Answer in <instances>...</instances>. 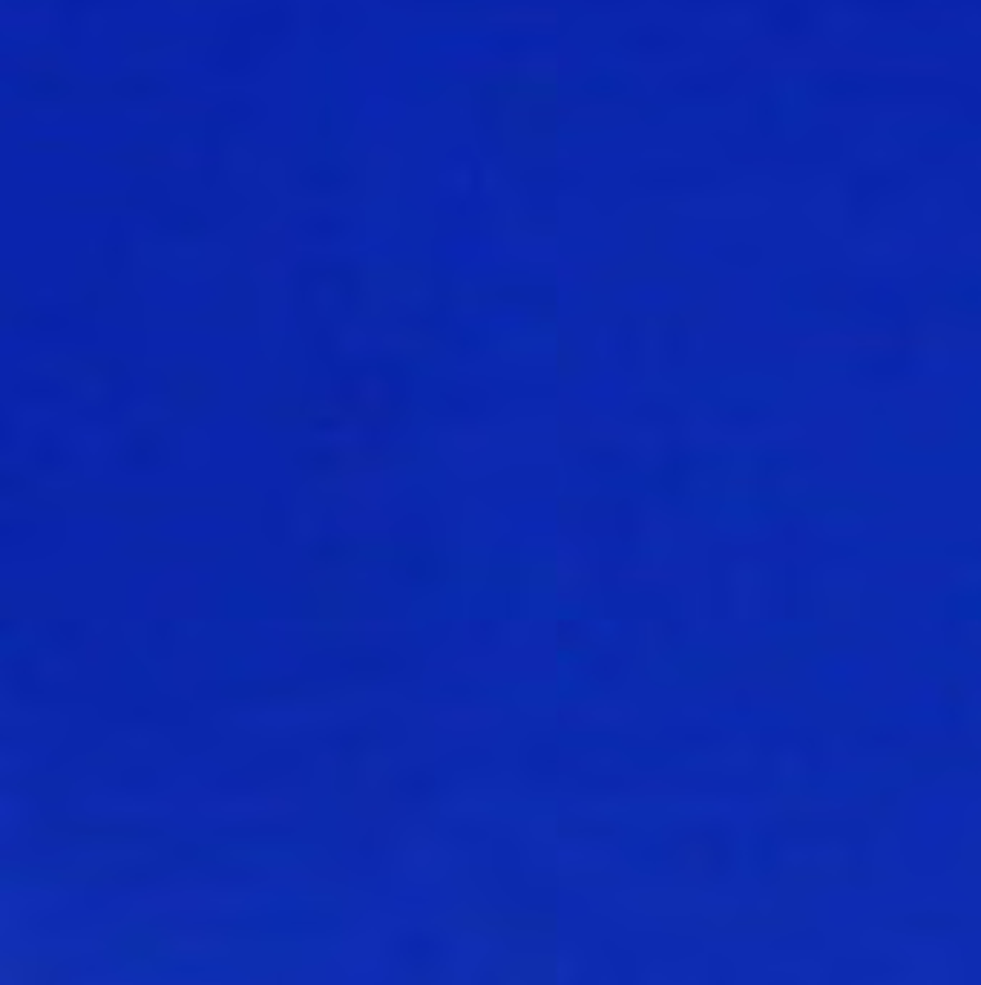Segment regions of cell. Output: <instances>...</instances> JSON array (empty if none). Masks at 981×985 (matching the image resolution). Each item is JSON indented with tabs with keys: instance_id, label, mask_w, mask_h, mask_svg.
<instances>
[{
	"instance_id": "cell-1",
	"label": "cell",
	"mask_w": 981,
	"mask_h": 985,
	"mask_svg": "<svg viewBox=\"0 0 981 985\" xmlns=\"http://www.w3.org/2000/svg\"><path fill=\"white\" fill-rule=\"evenodd\" d=\"M170 461L165 438H158L150 430L130 432L125 444L118 449V464L127 472H139V476H150V472L165 470Z\"/></svg>"
},
{
	"instance_id": "cell-14",
	"label": "cell",
	"mask_w": 981,
	"mask_h": 985,
	"mask_svg": "<svg viewBox=\"0 0 981 985\" xmlns=\"http://www.w3.org/2000/svg\"><path fill=\"white\" fill-rule=\"evenodd\" d=\"M49 634H52V640L58 642L60 649L72 651V649H78V646H81V640H84V626H81V623H58L52 631H49Z\"/></svg>"
},
{
	"instance_id": "cell-9",
	"label": "cell",
	"mask_w": 981,
	"mask_h": 985,
	"mask_svg": "<svg viewBox=\"0 0 981 985\" xmlns=\"http://www.w3.org/2000/svg\"><path fill=\"white\" fill-rule=\"evenodd\" d=\"M285 502H282V493L279 490H268V498H265V537L268 542L279 545L282 539H285Z\"/></svg>"
},
{
	"instance_id": "cell-4",
	"label": "cell",
	"mask_w": 981,
	"mask_h": 985,
	"mask_svg": "<svg viewBox=\"0 0 981 985\" xmlns=\"http://www.w3.org/2000/svg\"><path fill=\"white\" fill-rule=\"evenodd\" d=\"M15 326L20 335L35 337V340H67L69 337V323L55 311H23L18 314Z\"/></svg>"
},
{
	"instance_id": "cell-5",
	"label": "cell",
	"mask_w": 981,
	"mask_h": 985,
	"mask_svg": "<svg viewBox=\"0 0 981 985\" xmlns=\"http://www.w3.org/2000/svg\"><path fill=\"white\" fill-rule=\"evenodd\" d=\"M293 225H297V230L305 237V242H331V239H337L340 234H346L349 230L346 219H342L340 214H331V211L302 214Z\"/></svg>"
},
{
	"instance_id": "cell-6",
	"label": "cell",
	"mask_w": 981,
	"mask_h": 985,
	"mask_svg": "<svg viewBox=\"0 0 981 985\" xmlns=\"http://www.w3.org/2000/svg\"><path fill=\"white\" fill-rule=\"evenodd\" d=\"M15 395L32 400V404H60V400L69 398V389L64 384H58L55 378H23L15 384Z\"/></svg>"
},
{
	"instance_id": "cell-3",
	"label": "cell",
	"mask_w": 981,
	"mask_h": 985,
	"mask_svg": "<svg viewBox=\"0 0 981 985\" xmlns=\"http://www.w3.org/2000/svg\"><path fill=\"white\" fill-rule=\"evenodd\" d=\"M29 456H32V461L41 470L60 472V470L76 467V453H72V449L64 441H60L55 432H38V435H35Z\"/></svg>"
},
{
	"instance_id": "cell-8",
	"label": "cell",
	"mask_w": 981,
	"mask_h": 985,
	"mask_svg": "<svg viewBox=\"0 0 981 985\" xmlns=\"http://www.w3.org/2000/svg\"><path fill=\"white\" fill-rule=\"evenodd\" d=\"M302 185L314 190V193H337L349 185V174H342L340 167H331V165H317L311 170H305L302 176Z\"/></svg>"
},
{
	"instance_id": "cell-15",
	"label": "cell",
	"mask_w": 981,
	"mask_h": 985,
	"mask_svg": "<svg viewBox=\"0 0 981 985\" xmlns=\"http://www.w3.org/2000/svg\"><path fill=\"white\" fill-rule=\"evenodd\" d=\"M297 464H302L309 472H328L331 467H334V456L326 453V449L314 447V449H305V453L297 456Z\"/></svg>"
},
{
	"instance_id": "cell-11",
	"label": "cell",
	"mask_w": 981,
	"mask_h": 985,
	"mask_svg": "<svg viewBox=\"0 0 981 985\" xmlns=\"http://www.w3.org/2000/svg\"><path fill=\"white\" fill-rule=\"evenodd\" d=\"M35 533V525L32 521H23V519H6L4 525H0V545L4 547H15L20 542H27L29 537Z\"/></svg>"
},
{
	"instance_id": "cell-16",
	"label": "cell",
	"mask_w": 981,
	"mask_h": 985,
	"mask_svg": "<svg viewBox=\"0 0 981 985\" xmlns=\"http://www.w3.org/2000/svg\"><path fill=\"white\" fill-rule=\"evenodd\" d=\"M165 225L170 230H179V234H181V230H199L202 228V219H199V214H196V211H170L165 216Z\"/></svg>"
},
{
	"instance_id": "cell-10",
	"label": "cell",
	"mask_w": 981,
	"mask_h": 985,
	"mask_svg": "<svg viewBox=\"0 0 981 985\" xmlns=\"http://www.w3.org/2000/svg\"><path fill=\"white\" fill-rule=\"evenodd\" d=\"M351 545L346 539H337V537H317L309 547V553L314 559H320V562H342V559L349 556Z\"/></svg>"
},
{
	"instance_id": "cell-7",
	"label": "cell",
	"mask_w": 981,
	"mask_h": 985,
	"mask_svg": "<svg viewBox=\"0 0 981 985\" xmlns=\"http://www.w3.org/2000/svg\"><path fill=\"white\" fill-rule=\"evenodd\" d=\"M444 400L452 412H461V416H481L486 409V395L481 389L467 386V384H452L444 389Z\"/></svg>"
},
{
	"instance_id": "cell-2",
	"label": "cell",
	"mask_w": 981,
	"mask_h": 985,
	"mask_svg": "<svg viewBox=\"0 0 981 985\" xmlns=\"http://www.w3.org/2000/svg\"><path fill=\"white\" fill-rule=\"evenodd\" d=\"M391 570H395V577L403 582V585H432L435 579L444 577V562L429 553V551H406L400 553L395 559V565H391Z\"/></svg>"
},
{
	"instance_id": "cell-17",
	"label": "cell",
	"mask_w": 981,
	"mask_h": 985,
	"mask_svg": "<svg viewBox=\"0 0 981 985\" xmlns=\"http://www.w3.org/2000/svg\"><path fill=\"white\" fill-rule=\"evenodd\" d=\"M9 438H12V421H9V412H4V449H9Z\"/></svg>"
},
{
	"instance_id": "cell-13",
	"label": "cell",
	"mask_w": 981,
	"mask_h": 985,
	"mask_svg": "<svg viewBox=\"0 0 981 985\" xmlns=\"http://www.w3.org/2000/svg\"><path fill=\"white\" fill-rule=\"evenodd\" d=\"M150 654L156 657V660H162V657H170V651H173V626L170 623H153L150 628Z\"/></svg>"
},
{
	"instance_id": "cell-12",
	"label": "cell",
	"mask_w": 981,
	"mask_h": 985,
	"mask_svg": "<svg viewBox=\"0 0 981 985\" xmlns=\"http://www.w3.org/2000/svg\"><path fill=\"white\" fill-rule=\"evenodd\" d=\"M107 274L109 277H118L121 274V265H125V237H121V228L113 225V230H109V239H107Z\"/></svg>"
}]
</instances>
